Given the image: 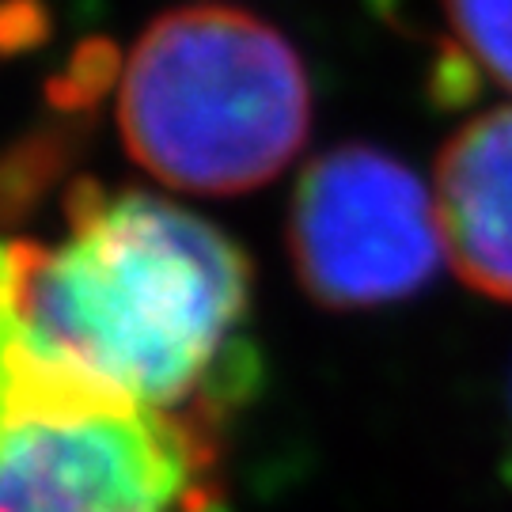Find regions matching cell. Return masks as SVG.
<instances>
[{
	"label": "cell",
	"mask_w": 512,
	"mask_h": 512,
	"mask_svg": "<svg viewBox=\"0 0 512 512\" xmlns=\"http://www.w3.org/2000/svg\"><path fill=\"white\" fill-rule=\"evenodd\" d=\"M126 54H122V46L107 35H88L76 42V50L69 54V80H73L80 92H88L99 103L103 95L114 88V84H122V76H126Z\"/></svg>",
	"instance_id": "cell-8"
},
{
	"label": "cell",
	"mask_w": 512,
	"mask_h": 512,
	"mask_svg": "<svg viewBox=\"0 0 512 512\" xmlns=\"http://www.w3.org/2000/svg\"><path fill=\"white\" fill-rule=\"evenodd\" d=\"M251 308V262L209 220L114 198L65 251L23 239L8 391L19 410L190 414Z\"/></svg>",
	"instance_id": "cell-1"
},
{
	"label": "cell",
	"mask_w": 512,
	"mask_h": 512,
	"mask_svg": "<svg viewBox=\"0 0 512 512\" xmlns=\"http://www.w3.org/2000/svg\"><path fill=\"white\" fill-rule=\"evenodd\" d=\"M433 190L448 266L475 293L512 304V107L444 141Z\"/></svg>",
	"instance_id": "cell-5"
},
{
	"label": "cell",
	"mask_w": 512,
	"mask_h": 512,
	"mask_svg": "<svg viewBox=\"0 0 512 512\" xmlns=\"http://www.w3.org/2000/svg\"><path fill=\"white\" fill-rule=\"evenodd\" d=\"M118 129L160 183L247 194L304 148L311 84L285 35L251 12L175 8L152 19L129 54Z\"/></svg>",
	"instance_id": "cell-2"
},
{
	"label": "cell",
	"mask_w": 512,
	"mask_h": 512,
	"mask_svg": "<svg viewBox=\"0 0 512 512\" xmlns=\"http://www.w3.org/2000/svg\"><path fill=\"white\" fill-rule=\"evenodd\" d=\"M46 103H50V110H57L61 118H84L88 110L99 107L92 95L80 92L65 73H57L46 80Z\"/></svg>",
	"instance_id": "cell-13"
},
{
	"label": "cell",
	"mask_w": 512,
	"mask_h": 512,
	"mask_svg": "<svg viewBox=\"0 0 512 512\" xmlns=\"http://www.w3.org/2000/svg\"><path fill=\"white\" fill-rule=\"evenodd\" d=\"M61 205H65V217H69V224H73V232H88V228H95L99 220L107 217L114 198L103 190L99 179L80 175V179H73V183L65 186Z\"/></svg>",
	"instance_id": "cell-12"
},
{
	"label": "cell",
	"mask_w": 512,
	"mask_h": 512,
	"mask_svg": "<svg viewBox=\"0 0 512 512\" xmlns=\"http://www.w3.org/2000/svg\"><path fill=\"white\" fill-rule=\"evenodd\" d=\"M509 471H512V391H509Z\"/></svg>",
	"instance_id": "cell-14"
},
{
	"label": "cell",
	"mask_w": 512,
	"mask_h": 512,
	"mask_svg": "<svg viewBox=\"0 0 512 512\" xmlns=\"http://www.w3.org/2000/svg\"><path fill=\"white\" fill-rule=\"evenodd\" d=\"M19 281H23V239L0 247V418H4V384H8V346L19 327Z\"/></svg>",
	"instance_id": "cell-11"
},
{
	"label": "cell",
	"mask_w": 512,
	"mask_h": 512,
	"mask_svg": "<svg viewBox=\"0 0 512 512\" xmlns=\"http://www.w3.org/2000/svg\"><path fill=\"white\" fill-rule=\"evenodd\" d=\"M54 35V12L46 0H0V57L42 50Z\"/></svg>",
	"instance_id": "cell-9"
},
{
	"label": "cell",
	"mask_w": 512,
	"mask_h": 512,
	"mask_svg": "<svg viewBox=\"0 0 512 512\" xmlns=\"http://www.w3.org/2000/svg\"><path fill=\"white\" fill-rule=\"evenodd\" d=\"M213 425L99 406L0 421V512H228Z\"/></svg>",
	"instance_id": "cell-3"
},
{
	"label": "cell",
	"mask_w": 512,
	"mask_h": 512,
	"mask_svg": "<svg viewBox=\"0 0 512 512\" xmlns=\"http://www.w3.org/2000/svg\"><path fill=\"white\" fill-rule=\"evenodd\" d=\"M88 141H92L88 118L80 122L61 118L35 126L0 152V232L35 217V209L69 175V167L80 160Z\"/></svg>",
	"instance_id": "cell-6"
},
{
	"label": "cell",
	"mask_w": 512,
	"mask_h": 512,
	"mask_svg": "<svg viewBox=\"0 0 512 512\" xmlns=\"http://www.w3.org/2000/svg\"><path fill=\"white\" fill-rule=\"evenodd\" d=\"M478 61L463 46H440V57L429 76V95L437 107H463L478 92Z\"/></svg>",
	"instance_id": "cell-10"
},
{
	"label": "cell",
	"mask_w": 512,
	"mask_h": 512,
	"mask_svg": "<svg viewBox=\"0 0 512 512\" xmlns=\"http://www.w3.org/2000/svg\"><path fill=\"white\" fill-rule=\"evenodd\" d=\"M289 255L300 289L319 308L399 304L433 281L444 258L437 202L384 148L338 145L300 171Z\"/></svg>",
	"instance_id": "cell-4"
},
{
	"label": "cell",
	"mask_w": 512,
	"mask_h": 512,
	"mask_svg": "<svg viewBox=\"0 0 512 512\" xmlns=\"http://www.w3.org/2000/svg\"><path fill=\"white\" fill-rule=\"evenodd\" d=\"M444 16L478 69L512 92V0H444Z\"/></svg>",
	"instance_id": "cell-7"
}]
</instances>
